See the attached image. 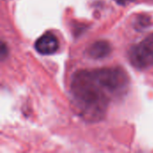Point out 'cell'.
Instances as JSON below:
<instances>
[{
  "label": "cell",
  "mask_w": 153,
  "mask_h": 153,
  "mask_svg": "<svg viewBox=\"0 0 153 153\" xmlns=\"http://www.w3.org/2000/svg\"><path fill=\"white\" fill-rule=\"evenodd\" d=\"M128 78L119 68L80 71L74 74L71 91L84 116L100 117L108 104L126 90Z\"/></svg>",
  "instance_id": "6da1fadb"
},
{
  "label": "cell",
  "mask_w": 153,
  "mask_h": 153,
  "mask_svg": "<svg viewBox=\"0 0 153 153\" xmlns=\"http://www.w3.org/2000/svg\"><path fill=\"white\" fill-rule=\"evenodd\" d=\"M131 64L138 69H145L153 65V33L147 36L128 53Z\"/></svg>",
  "instance_id": "7a4b0ae2"
},
{
  "label": "cell",
  "mask_w": 153,
  "mask_h": 153,
  "mask_svg": "<svg viewBox=\"0 0 153 153\" xmlns=\"http://www.w3.org/2000/svg\"><path fill=\"white\" fill-rule=\"evenodd\" d=\"M59 41L52 32H46L35 42V49L41 55H51L57 51Z\"/></svg>",
  "instance_id": "3957f363"
},
{
  "label": "cell",
  "mask_w": 153,
  "mask_h": 153,
  "mask_svg": "<svg viewBox=\"0 0 153 153\" xmlns=\"http://www.w3.org/2000/svg\"><path fill=\"white\" fill-rule=\"evenodd\" d=\"M110 52V46L106 41H98L94 43L89 50V54L91 57L101 58L106 56Z\"/></svg>",
  "instance_id": "277c9868"
},
{
  "label": "cell",
  "mask_w": 153,
  "mask_h": 153,
  "mask_svg": "<svg viewBox=\"0 0 153 153\" xmlns=\"http://www.w3.org/2000/svg\"><path fill=\"white\" fill-rule=\"evenodd\" d=\"M117 4H127V3H130V2H132V1H134V0H115Z\"/></svg>",
  "instance_id": "5b68a950"
}]
</instances>
